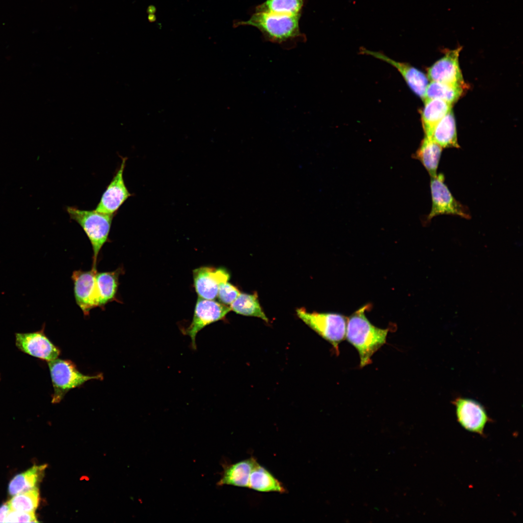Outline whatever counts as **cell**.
Segmentation results:
<instances>
[{
    "label": "cell",
    "mask_w": 523,
    "mask_h": 523,
    "mask_svg": "<svg viewBox=\"0 0 523 523\" xmlns=\"http://www.w3.org/2000/svg\"><path fill=\"white\" fill-rule=\"evenodd\" d=\"M461 49L462 46H459L453 50H446L445 55L428 69V79L465 87L459 63Z\"/></svg>",
    "instance_id": "11"
},
{
    "label": "cell",
    "mask_w": 523,
    "mask_h": 523,
    "mask_svg": "<svg viewBox=\"0 0 523 523\" xmlns=\"http://www.w3.org/2000/svg\"><path fill=\"white\" fill-rule=\"evenodd\" d=\"M96 268L90 270L73 271L71 279L74 284V292L77 306L84 316H89L93 308L99 307V298L96 284Z\"/></svg>",
    "instance_id": "9"
},
{
    "label": "cell",
    "mask_w": 523,
    "mask_h": 523,
    "mask_svg": "<svg viewBox=\"0 0 523 523\" xmlns=\"http://www.w3.org/2000/svg\"><path fill=\"white\" fill-rule=\"evenodd\" d=\"M10 508L7 503H4L0 506V523H4L6 516L9 512Z\"/></svg>",
    "instance_id": "28"
},
{
    "label": "cell",
    "mask_w": 523,
    "mask_h": 523,
    "mask_svg": "<svg viewBox=\"0 0 523 523\" xmlns=\"http://www.w3.org/2000/svg\"><path fill=\"white\" fill-rule=\"evenodd\" d=\"M300 15L255 12L247 20L234 23V26L254 27L267 40L281 43L301 36L299 26Z\"/></svg>",
    "instance_id": "2"
},
{
    "label": "cell",
    "mask_w": 523,
    "mask_h": 523,
    "mask_svg": "<svg viewBox=\"0 0 523 523\" xmlns=\"http://www.w3.org/2000/svg\"><path fill=\"white\" fill-rule=\"evenodd\" d=\"M255 458H250L235 463L222 464L223 471L217 486L231 485L248 488L251 471L257 462Z\"/></svg>",
    "instance_id": "15"
},
{
    "label": "cell",
    "mask_w": 523,
    "mask_h": 523,
    "mask_svg": "<svg viewBox=\"0 0 523 523\" xmlns=\"http://www.w3.org/2000/svg\"></svg>",
    "instance_id": "31"
},
{
    "label": "cell",
    "mask_w": 523,
    "mask_h": 523,
    "mask_svg": "<svg viewBox=\"0 0 523 523\" xmlns=\"http://www.w3.org/2000/svg\"><path fill=\"white\" fill-rule=\"evenodd\" d=\"M44 329L45 324L39 331L15 333L16 347L25 354L47 361L58 358L60 350L46 336Z\"/></svg>",
    "instance_id": "10"
},
{
    "label": "cell",
    "mask_w": 523,
    "mask_h": 523,
    "mask_svg": "<svg viewBox=\"0 0 523 523\" xmlns=\"http://www.w3.org/2000/svg\"><path fill=\"white\" fill-rule=\"evenodd\" d=\"M39 493L36 487L27 492L17 494L7 502L10 510L34 512L38 506Z\"/></svg>",
    "instance_id": "25"
},
{
    "label": "cell",
    "mask_w": 523,
    "mask_h": 523,
    "mask_svg": "<svg viewBox=\"0 0 523 523\" xmlns=\"http://www.w3.org/2000/svg\"><path fill=\"white\" fill-rule=\"evenodd\" d=\"M156 8L153 5H150L147 9V12L150 14H154L155 13Z\"/></svg>",
    "instance_id": "29"
},
{
    "label": "cell",
    "mask_w": 523,
    "mask_h": 523,
    "mask_svg": "<svg viewBox=\"0 0 523 523\" xmlns=\"http://www.w3.org/2000/svg\"><path fill=\"white\" fill-rule=\"evenodd\" d=\"M457 421L465 430L484 436L485 426L492 422L485 407L477 401L459 397L452 401Z\"/></svg>",
    "instance_id": "8"
},
{
    "label": "cell",
    "mask_w": 523,
    "mask_h": 523,
    "mask_svg": "<svg viewBox=\"0 0 523 523\" xmlns=\"http://www.w3.org/2000/svg\"><path fill=\"white\" fill-rule=\"evenodd\" d=\"M54 392L52 403H59L71 389L80 386L92 379L102 380V374L93 376L81 373L76 365L70 360L57 358L47 361Z\"/></svg>",
    "instance_id": "5"
},
{
    "label": "cell",
    "mask_w": 523,
    "mask_h": 523,
    "mask_svg": "<svg viewBox=\"0 0 523 523\" xmlns=\"http://www.w3.org/2000/svg\"><path fill=\"white\" fill-rule=\"evenodd\" d=\"M231 310L237 314L260 318L267 322L268 318L259 301L256 292L253 294L240 293L230 305Z\"/></svg>",
    "instance_id": "23"
},
{
    "label": "cell",
    "mask_w": 523,
    "mask_h": 523,
    "mask_svg": "<svg viewBox=\"0 0 523 523\" xmlns=\"http://www.w3.org/2000/svg\"><path fill=\"white\" fill-rule=\"evenodd\" d=\"M443 148L431 139L425 137L415 154L425 168L431 177L436 176Z\"/></svg>",
    "instance_id": "20"
},
{
    "label": "cell",
    "mask_w": 523,
    "mask_h": 523,
    "mask_svg": "<svg viewBox=\"0 0 523 523\" xmlns=\"http://www.w3.org/2000/svg\"><path fill=\"white\" fill-rule=\"evenodd\" d=\"M123 267H119L111 272H97L96 284L99 298V307L104 308L108 303L116 301L121 303L117 297L119 277L123 274Z\"/></svg>",
    "instance_id": "16"
},
{
    "label": "cell",
    "mask_w": 523,
    "mask_h": 523,
    "mask_svg": "<svg viewBox=\"0 0 523 523\" xmlns=\"http://www.w3.org/2000/svg\"><path fill=\"white\" fill-rule=\"evenodd\" d=\"M71 219L77 222L88 237L92 248V267L96 268L98 254L108 235L115 214H107L95 210H84L75 207H67Z\"/></svg>",
    "instance_id": "3"
},
{
    "label": "cell",
    "mask_w": 523,
    "mask_h": 523,
    "mask_svg": "<svg viewBox=\"0 0 523 523\" xmlns=\"http://www.w3.org/2000/svg\"><path fill=\"white\" fill-rule=\"evenodd\" d=\"M422 123L425 136L430 138L434 127L451 110L452 104L439 99L424 102Z\"/></svg>",
    "instance_id": "17"
},
{
    "label": "cell",
    "mask_w": 523,
    "mask_h": 523,
    "mask_svg": "<svg viewBox=\"0 0 523 523\" xmlns=\"http://www.w3.org/2000/svg\"><path fill=\"white\" fill-rule=\"evenodd\" d=\"M370 307L366 305L347 318L345 338L357 350L360 366L371 363V357L386 341L389 329L377 327L370 323L365 312Z\"/></svg>",
    "instance_id": "1"
},
{
    "label": "cell",
    "mask_w": 523,
    "mask_h": 523,
    "mask_svg": "<svg viewBox=\"0 0 523 523\" xmlns=\"http://www.w3.org/2000/svg\"><path fill=\"white\" fill-rule=\"evenodd\" d=\"M464 88V86L459 85L431 81L422 100L424 102L431 99H439L452 104L461 96Z\"/></svg>",
    "instance_id": "21"
},
{
    "label": "cell",
    "mask_w": 523,
    "mask_h": 523,
    "mask_svg": "<svg viewBox=\"0 0 523 523\" xmlns=\"http://www.w3.org/2000/svg\"><path fill=\"white\" fill-rule=\"evenodd\" d=\"M240 293L236 286L227 281L219 285L217 297L221 303L228 305H231Z\"/></svg>",
    "instance_id": "26"
},
{
    "label": "cell",
    "mask_w": 523,
    "mask_h": 523,
    "mask_svg": "<svg viewBox=\"0 0 523 523\" xmlns=\"http://www.w3.org/2000/svg\"><path fill=\"white\" fill-rule=\"evenodd\" d=\"M194 285L199 297L214 300L219 285L229 281L230 274L224 267L201 266L193 271Z\"/></svg>",
    "instance_id": "12"
},
{
    "label": "cell",
    "mask_w": 523,
    "mask_h": 523,
    "mask_svg": "<svg viewBox=\"0 0 523 523\" xmlns=\"http://www.w3.org/2000/svg\"><path fill=\"white\" fill-rule=\"evenodd\" d=\"M248 488L260 492H286L281 482L258 462L251 471Z\"/></svg>",
    "instance_id": "18"
},
{
    "label": "cell",
    "mask_w": 523,
    "mask_h": 523,
    "mask_svg": "<svg viewBox=\"0 0 523 523\" xmlns=\"http://www.w3.org/2000/svg\"><path fill=\"white\" fill-rule=\"evenodd\" d=\"M361 51L362 53L371 55L395 67L402 76L410 88L423 99L429 84L428 77L423 73L406 63L395 61L380 52L371 51L365 49Z\"/></svg>",
    "instance_id": "14"
},
{
    "label": "cell",
    "mask_w": 523,
    "mask_h": 523,
    "mask_svg": "<svg viewBox=\"0 0 523 523\" xmlns=\"http://www.w3.org/2000/svg\"><path fill=\"white\" fill-rule=\"evenodd\" d=\"M296 314L307 325L316 332L339 353L338 345L345 338L347 319L337 313L309 312L303 308L296 309Z\"/></svg>",
    "instance_id": "4"
},
{
    "label": "cell",
    "mask_w": 523,
    "mask_h": 523,
    "mask_svg": "<svg viewBox=\"0 0 523 523\" xmlns=\"http://www.w3.org/2000/svg\"><path fill=\"white\" fill-rule=\"evenodd\" d=\"M304 0H266L259 5L256 12L288 15H300Z\"/></svg>",
    "instance_id": "24"
},
{
    "label": "cell",
    "mask_w": 523,
    "mask_h": 523,
    "mask_svg": "<svg viewBox=\"0 0 523 523\" xmlns=\"http://www.w3.org/2000/svg\"><path fill=\"white\" fill-rule=\"evenodd\" d=\"M430 187L432 207L427 216V221L431 220L436 215L444 214L470 218L468 208L455 199L445 184V176L443 173L431 177Z\"/></svg>",
    "instance_id": "6"
},
{
    "label": "cell",
    "mask_w": 523,
    "mask_h": 523,
    "mask_svg": "<svg viewBox=\"0 0 523 523\" xmlns=\"http://www.w3.org/2000/svg\"><path fill=\"white\" fill-rule=\"evenodd\" d=\"M127 158H122L120 167L103 193L95 210L107 214H115L121 206L132 195L127 188L123 173Z\"/></svg>",
    "instance_id": "13"
},
{
    "label": "cell",
    "mask_w": 523,
    "mask_h": 523,
    "mask_svg": "<svg viewBox=\"0 0 523 523\" xmlns=\"http://www.w3.org/2000/svg\"><path fill=\"white\" fill-rule=\"evenodd\" d=\"M443 148H460L458 142L455 120L452 110L436 125L430 138Z\"/></svg>",
    "instance_id": "19"
},
{
    "label": "cell",
    "mask_w": 523,
    "mask_h": 523,
    "mask_svg": "<svg viewBox=\"0 0 523 523\" xmlns=\"http://www.w3.org/2000/svg\"><path fill=\"white\" fill-rule=\"evenodd\" d=\"M44 466L34 465L24 472L15 475L8 485V493L14 496L36 488Z\"/></svg>",
    "instance_id": "22"
},
{
    "label": "cell",
    "mask_w": 523,
    "mask_h": 523,
    "mask_svg": "<svg viewBox=\"0 0 523 523\" xmlns=\"http://www.w3.org/2000/svg\"><path fill=\"white\" fill-rule=\"evenodd\" d=\"M148 19L151 22H154L156 20V16L154 14H149Z\"/></svg>",
    "instance_id": "30"
},
{
    "label": "cell",
    "mask_w": 523,
    "mask_h": 523,
    "mask_svg": "<svg viewBox=\"0 0 523 523\" xmlns=\"http://www.w3.org/2000/svg\"><path fill=\"white\" fill-rule=\"evenodd\" d=\"M231 310L226 305L198 297L191 323L183 331L190 337L193 349H196V337L199 332L207 325L224 319Z\"/></svg>",
    "instance_id": "7"
},
{
    "label": "cell",
    "mask_w": 523,
    "mask_h": 523,
    "mask_svg": "<svg viewBox=\"0 0 523 523\" xmlns=\"http://www.w3.org/2000/svg\"><path fill=\"white\" fill-rule=\"evenodd\" d=\"M34 512L9 511L4 523H37Z\"/></svg>",
    "instance_id": "27"
}]
</instances>
